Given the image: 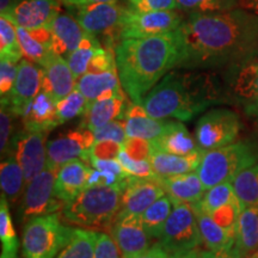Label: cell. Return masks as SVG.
<instances>
[{"label": "cell", "mask_w": 258, "mask_h": 258, "mask_svg": "<svg viewBox=\"0 0 258 258\" xmlns=\"http://www.w3.org/2000/svg\"><path fill=\"white\" fill-rule=\"evenodd\" d=\"M179 69L232 67L258 50V16L235 9L220 14L190 15L176 30Z\"/></svg>", "instance_id": "obj_1"}, {"label": "cell", "mask_w": 258, "mask_h": 258, "mask_svg": "<svg viewBox=\"0 0 258 258\" xmlns=\"http://www.w3.org/2000/svg\"><path fill=\"white\" fill-rule=\"evenodd\" d=\"M177 32L151 37L122 38L115 49L122 89L133 103L144 98L170 70L178 66Z\"/></svg>", "instance_id": "obj_2"}, {"label": "cell", "mask_w": 258, "mask_h": 258, "mask_svg": "<svg viewBox=\"0 0 258 258\" xmlns=\"http://www.w3.org/2000/svg\"><path fill=\"white\" fill-rule=\"evenodd\" d=\"M224 102L215 78L207 73H167L144 98L143 105L152 117H175L189 121L217 103Z\"/></svg>", "instance_id": "obj_3"}, {"label": "cell", "mask_w": 258, "mask_h": 258, "mask_svg": "<svg viewBox=\"0 0 258 258\" xmlns=\"http://www.w3.org/2000/svg\"><path fill=\"white\" fill-rule=\"evenodd\" d=\"M127 179L116 185L86 186L76 199L64 205L63 218L71 224L88 230L110 231L120 213Z\"/></svg>", "instance_id": "obj_4"}, {"label": "cell", "mask_w": 258, "mask_h": 258, "mask_svg": "<svg viewBox=\"0 0 258 258\" xmlns=\"http://www.w3.org/2000/svg\"><path fill=\"white\" fill-rule=\"evenodd\" d=\"M258 161V143L238 141L205 152L198 173L206 190L235 177Z\"/></svg>", "instance_id": "obj_5"}, {"label": "cell", "mask_w": 258, "mask_h": 258, "mask_svg": "<svg viewBox=\"0 0 258 258\" xmlns=\"http://www.w3.org/2000/svg\"><path fill=\"white\" fill-rule=\"evenodd\" d=\"M73 230L61 224L56 213L30 219L22 234L24 258H55L70 240Z\"/></svg>", "instance_id": "obj_6"}, {"label": "cell", "mask_w": 258, "mask_h": 258, "mask_svg": "<svg viewBox=\"0 0 258 258\" xmlns=\"http://www.w3.org/2000/svg\"><path fill=\"white\" fill-rule=\"evenodd\" d=\"M172 203V212L159 238L161 246L169 253L198 249L203 241L199 227L195 205L194 203Z\"/></svg>", "instance_id": "obj_7"}, {"label": "cell", "mask_w": 258, "mask_h": 258, "mask_svg": "<svg viewBox=\"0 0 258 258\" xmlns=\"http://www.w3.org/2000/svg\"><path fill=\"white\" fill-rule=\"evenodd\" d=\"M57 171V167L47 165L28 183L18 209L19 221L27 224L32 218L56 213L61 208L63 202L55 195Z\"/></svg>", "instance_id": "obj_8"}, {"label": "cell", "mask_w": 258, "mask_h": 258, "mask_svg": "<svg viewBox=\"0 0 258 258\" xmlns=\"http://www.w3.org/2000/svg\"><path fill=\"white\" fill-rule=\"evenodd\" d=\"M240 129L241 122L237 112L225 108L212 109L198 121L195 139L199 147L207 152L233 143Z\"/></svg>", "instance_id": "obj_9"}, {"label": "cell", "mask_w": 258, "mask_h": 258, "mask_svg": "<svg viewBox=\"0 0 258 258\" xmlns=\"http://www.w3.org/2000/svg\"><path fill=\"white\" fill-rule=\"evenodd\" d=\"M182 23V16L173 10L138 12L129 9L121 21L120 36L121 38H138L165 35L175 32Z\"/></svg>", "instance_id": "obj_10"}, {"label": "cell", "mask_w": 258, "mask_h": 258, "mask_svg": "<svg viewBox=\"0 0 258 258\" xmlns=\"http://www.w3.org/2000/svg\"><path fill=\"white\" fill-rule=\"evenodd\" d=\"M96 138L93 131L85 127H80L76 131H70L60 135L47 145L48 161L47 165L57 167L74 159H82L90 164L93 145Z\"/></svg>", "instance_id": "obj_11"}, {"label": "cell", "mask_w": 258, "mask_h": 258, "mask_svg": "<svg viewBox=\"0 0 258 258\" xmlns=\"http://www.w3.org/2000/svg\"><path fill=\"white\" fill-rule=\"evenodd\" d=\"M127 10L117 3H95V4L71 6V15L76 17L79 24L88 34L97 36L110 34L118 29Z\"/></svg>", "instance_id": "obj_12"}, {"label": "cell", "mask_w": 258, "mask_h": 258, "mask_svg": "<svg viewBox=\"0 0 258 258\" xmlns=\"http://www.w3.org/2000/svg\"><path fill=\"white\" fill-rule=\"evenodd\" d=\"M47 133L29 132L18 134L12 141V153L24 171L27 184L47 166Z\"/></svg>", "instance_id": "obj_13"}, {"label": "cell", "mask_w": 258, "mask_h": 258, "mask_svg": "<svg viewBox=\"0 0 258 258\" xmlns=\"http://www.w3.org/2000/svg\"><path fill=\"white\" fill-rule=\"evenodd\" d=\"M42 90V70L29 60H21L14 89L2 103L11 109L15 116H23L32 99Z\"/></svg>", "instance_id": "obj_14"}, {"label": "cell", "mask_w": 258, "mask_h": 258, "mask_svg": "<svg viewBox=\"0 0 258 258\" xmlns=\"http://www.w3.org/2000/svg\"><path fill=\"white\" fill-rule=\"evenodd\" d=\"M122 256L132 257L150 247V235L145 230L141 215L118 214L110 230Z\"/></svg>", "instance_id": "obj_15"}, {"label": "cell", "mask_w": 258, "mask_h": 258, "mask_svg": "<svg viewBox=\"0 0 258 258\" xmlns=\"http://www.w3.org/2000/svg\"><path fill=\"white\" fill-rule=\"evenodd\" d=\"M165 189L159 178H137L128 177L121 199L118 214L143 215L157 200L165 196Z\"/></svg>", "instance_id": "obj_16"}, {"label": "cell", "mask_w": 258, "mask_h": 258, "mask_svg": "<svg viewBox=\"0 0 258 258\" xmlns=\"http://www.w3.org/2000/svg\"><path fill=\"white\" fill-rule=\"evenodd\" d=\"M60 14L59 0H22L4 16L18 27L37 29L50 27Z\"/></svg>", "instance_id": "obj_17"}, {"label": "cell", "mask_w": 258, "mask_h": 258, "mask_svg": "<svg viewBox=\"0 0 258 258\" xmlns=\"http://www.w3.org/2000/svg\"><path fill=\"white\" fill-rule=\"evenodd\" d=\"M42 90L59 102L77 88V78L64 57L53 51L41 64Z\"/></svg>", "instance_id": "obj_18"}, {"label": "cell", "mask_w": 258, "mask_h": 258, "mask_svg": "<svg viewBox=\"0 0 258 258\" xmlns=\"http://www.w3.org/2000/svg\"><path fill=\"white\" fill-rule=\"evenodd\" d=\"M92 169L82 159L71 160L57 171L55 195L64 205L77 198L88 186V178Z\"/></svg>", "instance_id": "obj_19"}, {"label": "cell", "mask_w": 258, "mask_h": 258, "mask_svg": "<svg viewBox=\"0 0 258 258\" xmlns=\"http://www.w3.org/2000/svg\"><path fill=\"white\" fill-rule=\"evenodd\" d=\"M122 90L114 96L101 97L88 106L84 117L83 127L95 129L111 121L124 120L128 106L125 105V96Z\"/></svg>", "instance_id": "obj_20"}, {"label": "cell", "mask_w": 258, "mask_h": 258, "mask_svg": "<svg viewBox=\"0 0 258 258\" xmlns=\"http://www.w3.org/2000/svg\"><path fill=\"white\" fill-rule=\"evenodd\" d=\"M51 50L57 55L67 56L77 49L80 41L88 32L72 15L60 14L50 25Z\"/></svg>", "instance_id": "obj_21"}, {"label": "cell", "mask_w": 258, "mask_h": 258, "mask_svg": "<svg viewBox=\"0 0 258 258\" xmlns=\"http://www.w3.org/2000/svg\"><path fill=\"white\" fill-rule=\"evenodd\" d=\"M56 103L55 99L41 90L22 116L25 131L48 133L57 127L60 122L56 115Z\"/></svg>", "instance_id": "obj_22"}, {"label": "cell", "mask_w": 258, "mask_h": 258, "mask_svg": "<svg viewBox=\"0 0 258 258\" xmlns=\"http://www.w3.org/2000/svg\"><path fill=\"white\" fill-rule=\"evenodd\" d=\"M203 154H205L203 150H200L199 152L190 156H178V154L153 150L150 157V163L157 178H169V177L198 171Z\"/></svg>", "instance_id": "obj_23"}, {"label": "cell", "mask_w": 258, "mask_h": 258, "mask_svg": "<svg viewBox=\"0 0 258 258\" xmlns=\"http://www.w3.org/2000/svg\"><path fill=\"white\" fill-rule=\"evenodd\" d=\"M167 122L158 120L151 116L143 103H133L128 105L124 117L125 133L128 138H141L154 141L163 134Z\"/></svg>", "instance_id": "obj_24"}, {"label": "cell", "mask_w": 258, "mask_h": 258, "mask_svg": "<svg viewBox=\"0 0 258 258\" xmlns=\"http://www.w3.org/2000/svg\"><path fill=\"white\" fill-rule=\"evenodd\" d=\"M153 150L163 152L178 154V156H190L199 152L198 141L190 135L189 131L180 122H167L163 134L152 141Z\"/></svg>", "instance_id": "obj_25"}, {"label": "cell", "mask_w": 258, "mask_h": 258, "mask_svg": "<svg viewBox=\"0 0 258 258\" xmlns=\"http://www.w3.org/2000/svg\"><path fill=\"white\" fill-rule=\"evenodd\" d=\"M159 180L172 202L198 203L205 196L206 188L198 171L169 178H159Z\"/></svg>", "instance_id": "obj_26"}, {"label": "cell", "mask_w": 258, "mask_h": 258, "mask_svg": "<svg viewBox=\"0 0 258 258\" xmlns=\"http://www.w3.org/2000/svg\"><path fill=\"white\" fill-rule=\"evenodd\" d=\"M16 27L23 56L31 62L37 63L38 66L43 64L48 56L53 53L50 27L37 29H24L18 25Z\"/></svg>", "instance_id": "obj_27"}, {"label": "cell", "mask_w": 258, "mask_h": 258, "mask_svg": "<svg viewBox=\"0 0 258 258\" xmlns=\"http://www.w3.org/2000/svg\"><path fill=\"white\" fill-rule=\"evenodd\" d=\"M77 89L85 96L89 105L101 97L116 95L123 90L117 70L103 73H85L77 80Z\"/></svg>", "instance_id": "obj_28"}, {"label": "cell", "mask_w": 258, "mask_h": 258, "mask_svg": "<svg viewBox=\"0 0 258 258\" xmlns=\"http://www.w3.org/2000/svg\"><path fill=\"white\" fill-rule=\"evenodd\" d=\"M230 88L235 98L247 103L258 98V62L246 60L231 67Z\"/></svg>", "instance_id": "obj_29"}, {"label": "cell", "mask_w": 258, "mask_h": 258, "mask_svg": "<svg viewBox=\"0 0 258 258\" xmlns=\"http://www.w3.org/2000/svg\"><path fill=\"white\" fill-rule=\"evenodd\" d=\"M195 209L198 214V221L200 232H201L202 241L205 243L208 250L212 251H227L232 250L235 246V237L221 227L212 215L202 212L196 203Z\"/></svg>", "instance_id": "obj_30"}, {"label": "cell", "mask_w": 258, "mask_h": 258, "mask_svg": "<svg viewBox=\"0 0 258 258\" xmlns=\"http://www.w3.org/2000/svg\"><path fill=\"white\" fill-rule=\"evenodd\" d=\"M235 247L241 258H246L258 249V205L247 206L241 211L235 234Z\"/></svg>", "instance_id": "obj_31"}, {"label": "cell", "mask_w": 258, "mask_h": 258, "mask_svg": "<svg viewBox=\"0 0 258 258\" xmlns=\"http://www.w3.org/2000/svg\"><path fill=\"white\" fill-rule=\"evenodd\" d=\"M25 182L24 171L14 156L5 158L0 165V185L8 201L16 203L21 198Z\"/></svg>", "instance_id": "obj_32"}, {"label": "cell", "mask_w": 258, "mask_h": 258, "mask_svg": "<svg viewBox=\"0 0 258 258\" xmlns=\"http://www.w3.org/2000/svg\"><path fill=\"white\" fill-rule=\"evenodd\" d=\"M97 237V231L74 228L70 240L55 258H93Z\"/></svg>", "instance_id": "obj_33"}, {"label": "cell", "mask_w": 258, "mask_h": 258, "mask_svg": "<svg viewBox=\"0 0 258 258\" xmlns=\"http://www.w3.org/2000/svg\"><path fill=\"white\" fill-rule=\"evenodd\" d=\"M173 203L169 196H163L150 206L141 215L143 224L151 238H160L164 226L172 212Z\"/></svg>", "instance_id": "obj_34"}, {"label": "cell", "mask_w": 258, "mask_h": 258, "mask_svg": "<svg viewBox=\"0 0 258 258\" xmlns=\"http://www.w3.org/2000/svg\"><path fill=\"white\" fill-rule=\"evenodd\" d=\"M235 195L243 208L258 205V161L232 180Z\"/></svg>", "instance_id": "obj_35"}, {"label": "cell", "mask_w": 258, "mask_h": 258, "mask_svg": "<svg viewBox=\"0 0 258 258\" xmlns=\"http://www.w3.org/2000/svg\"><path fill=\"white\" fill-rule=\"evenodd\" d=\"M99 47H101V43H99L96 36L86 34L83 40L80 41L77 49L73 50L67 56V62H69L71 70H72L74 77L77 79H79L80 77H83L84 74L88 72L89 64L91 62L96 50Z\"/></svg>", "instance_id": "obj_36"}, {"label": "cell", "mask_w": 258, "mask_h": 258, "mask_svg": "<svg viewBox=\"0 0 258 258\" xmlns=\"http://www.w3.org/2000/svg\"><path fill=\"white\" fill-rule=\"evenodd\" d=\"M0 56L14 62L21 61L23 56L18 41L17 27L4 15L0 17Z\"/></svg>", "instance_id": "obj_37"}, {"label": "cell", "mask_w": 258, "mask_h": 258, "mask_svg": "<svg viewBox=\"0 0 258 258\" xmlns=\"http://www.w3.org/2000/svg\"><path fill=\"white\" fill-rule=\"evenodd\" d=\"M235 198H237V195H235L232 182H225L206 190L205 196L201 201L196 203V206L202 212L211 215L213 212H215L222 206L227 205Z\"/></svg>", "instance_id": "obj_38"}, {"label": "cell", "mask_w": 258, "mask_h": 258, "mask_svg": "<svg viewBox=\"0 0 258 258\" xmlns=\"http://www.w3.org/2000/svg\"><path fill=\"white\" fill-rule=\"evenodd\" d=\"M178 9L190 15L220 14L239 8V0H177Z\"/></svg>", "instance_id": "obj_39"}, {"label": "cell", "mask_w": 258, "mask_h": 258, "mask_svg": "<svg viewBox=\"0 0 258 258\" xmlns=\"http://www.w3.org/2000/svg\"><path fill=\"white\" fill-rule=\"evenodd\" d=\"M0 239L3 245V253H17L19 247L18 238L11 219L9 201L5 195H2L0 200Z\"/></svg>", "instance_id": "obj_40"}, {"label": "cell", "mask_w": 258, "mask_h": 258, "mask_svg": "<svg viewBox=\"0 0 258 258\" xmlns=\"http://www.w3.org/2000/svg\"><path fill=\"white\" fill-rule=\"evenodd\" d=\"M88 105L85 96L77 88L74 89L72 92L56 103V115L60 124L85 114Z\"/></svg>", "instance_id": "obj_41"}, {"label": "cell", "mask_w": 258, "mask_h": 258, "mask_svg": "<svg viewBox=\"0 0 258 258\" xmlns=\"http://www.w3.org/2000/svg\"><path fill=\"white\" fill-rule=\"evenodd\" d=\"M243 209L244 208L241 206L239 199L235 198L231 202H228L227 205L222 206L215 212H213L211 215L221 227H224L226 231L230 232L232 235L235 237L238 221H239V217Z\"/></svg>", "instance_id": "obj_42"}, {"label": "cell", "mask_w": 258, "mask_h": 258, "mask_svg": "<svg viewBox=\"0 0 258 258\" xmlns=\"http://www.w3.org/2000/svg\"><path fill=\"white\" fill-rule=\"evenodd\" d=\"M117 160L123 167L125 173L129 177H137V178H157L156 173L152 169L150 160H135L125 153V151L122 148V151L118 154Z\"/></svg>", "instance_id": "obj_43"}, {"label": "cell", "mask_w": 258, "mask_h": 258, "mask_svg": "<svg viewBox=\"0 0 258 258\" xmlns=\"http://www.w3.org/2000/svg\"><path fill=\"white\" fill-rule=\"evenodd\" d=\"M96 141L102 140H111L118 144H124L127 140V133H125L124 120H116L106 123L102 127L97 128L93 131Z\"/></svg>", "instance_id": "obj_44"}, {"label": "cell", "mask_w": 258, "mask_h": 258, "mask_svg": "<svg viewBox=\"0 0 258 258\" xmlns=\"http://www.w3.org/2000/svg\"><path fill=\"white\" fill-rule=\"evenodd\" d=\"M15 114L11 111L5 103H2V110H0V150L2 154H8L10 152V147L11 146V138H12V118Z\"/></svg>", "instance_id": "obj_45"}, {"label": "cell", "mask_w": 258, "mask_h": 258, "mask_svg": "<svg viewBox=\"0 0 258 258\" xmlns=\"http://www.w3.org/2000/svg\"><path fill=\"white\" fill-rule=\"evenodd\" d=\"M17 62L0 57V95H2V98H6L11 93L16 78H17Z\"/></svg>", "instance_id": "obj_46"}, {"label": "cell", "mask_w": 258, "mask_h": 258, "mask_svg": "<svg viewBox=\"0 0 258 258\" xmlns=\"http://www.w3.org/2000/svg\"><path fill=\"white\" fill-rule=\"evenodd\" d=\"M123 150L132 159L150 160L153 152L152 141L141 138H127L123 144Z\"/></svg>", "instance_id": "obj_47"}, {"label": "cell", "mask_w": 258, "mask_h": 258, "mask_svg": "<svg viewBox=\"0 0 258 258\" xmlns=\"http://www.w3.org/2000/svg\"><path fill=\"white\" fill-rule=\"evenodd\" d=\"M116 70H117L116 56H114L110 49H105V48H102L101 46L96 50L86 73H103Z\"/></svg>", "instance_id": "obj_48"}, {"label": "cell", "mask_w": 258, "mask_h": 258, "mask_svg": "<svg viewBox=\"0 0 258 258\" xmlns=\"http://www.w3.org/2000/svg\"><path fill=\"white\" fill-rule=\"evenodd\" d=\"M132 10L138 12L171 11L178 8L177 0H129Z\"/></svg>", "instance_id": "obj_49"}, {"label": "cell", "mask_w": 258, "mask_h": 258, "mask_svg": "<svg viewBox=\"0 0 258 258\" xmlns=\"http://www.w3.org/2000/svg\"><path fill=\"white\" fill-rule=\"evenodd\" d=\"M93 258H121L120 249H118L114 238L104 232L98 233Z\"/></svg>", "instance_id": "obj_50"}, {"label": "cell", "mask_w": 258, "mask_h": 258, "mask_svg": "<svg viewBox=\"0 0 258 258\" xmlns=\"http://www.w3.org/2000/svg\"><path fill=\"white\" fill-rule=\"evenodd\" d=\"M122 148H123V145L111 140L96 141L92 147L91 157L99 158V159H117Z\"/></svg>", "instance_id": "obj_51"}, {"label": "cell", "mask_w": 258, "mask_h": 258, "mask_svg": "<svg viewBox=\"0 0 258 258\" xmlns=\"http://www.w3.org/2000/svg\"><path fill=\"white\" fill-rule=\"evenodd\" d=\"M90 165H91L93 169L103 171V172L112 173V175L118 176L122 179H125L129 177L127 173H125V171L123 170V167H122L120 161L117 159H99V158L91 157V159H90Z\"/></svg>", "instance_id": "obj_52"}, {"label": "cell", "mask_w": 258, "mask_h": 258, "mask_svg": "<svg viewBox=\"0 0 258 258\" xmlns=\"http://www.w3.org/2000/svg\"><path fill=\"white\" fill-rule=\"evenodd\" d=\"M123 258H170V254L167 251L161 246V244H154L153 246L148 247L143 253L135 254L132 257H123Z\"/></svg>", "instance_id": "obj_53"}, {"label": "cell", "mask_w": 258, "mask_h": 258, "mask_svg": "<svg viewBox=\"0 0 258 258\" xmlns=\"http://www.w3.org/2000/svg\"><path fill=\"white\" fill-rule=\"evenodd\" d=\"M201 258H241L237 247L227 251H201Z\"/></svg>", "instance_id": "obj_54"}, {"label": "cell", "mask_w": 258, "mask_h": 258, "mask_svg": "<svg viewBox=\"0 0 258 258\" xmlns=\"http://www.w3.org/2000/svg\"><path fill=\"white\" fill-rule=\"evenodd\" d=\"M62 5H66L71 8V6H82V5H89L95 4V3H114L117 0H59Z\"/></svg>", "instance_id": "obj_55"}, {"label": "cell", "mask_w": 258, "mask_h": 258, "mask_svg": "<svg viewBox=\"0 0 258 258\" xmlns=\"http://www.w3.org/2000/svg\"><path fill=\"white\" fill-rule=\"evenodd\" d=\"M239 8L258 16V0H239Z\"/></svg>", "instance_id": "obj_56"}, {"label": "cell", "mask_w": 258, "mask_h": 258, "mask_svg": "<svg viewBox=\"0 0 258 258\" xmlns=\"http://www.w3.org/2000/svg\"><path fill=\"white\" fill-rule=\"evenodd\" d=\"M170 258H201V251L198 249L182 251V252L170 253Z\"/></svg>", "instance_id": "obj_57"}, {"label": "cell", "mask_w": 258, "mask_h": 258, "mask_svg": "<svg viewBox=\"0 0 258 258\" xmlns=\"http://www.w3.org/2000/svg\"><path fill=\"white\" fill-rule=\"evenodd\" d=\"M246 112L249 114L251 117L254 118L258 123V98L254 99V101L247 103L246 104Z\"/></svg>", "instance_id": "obj_58"}, {"label": "cell", "mask_w": 258, "mask_h": 258, "mask_svg": "<svg viewBox=\"0 0 258 258\" xmlns=\"http://www.w3.org/2000/svg\"><path fill=\"white\" fill-rule=\"evenodd\" d=\"M22 0H0V10H2V15H6L8 12L14 8L15 5H17Z\"/></svg>", "instance_id": "obj_59"}, {"label": "cell", "mask_w": 258, "mask_h": 258, "mask_svg": "<svg viewBox=\"0 0 258 258\" xmlns=\"http://www.w3.org/2000/svg\"><path fill=\"white\" fill-rule=\"evenodd\" d=\"M0 258H19L17 256V253H3L2 252V257Z\"/></svg>", "instance_id": "obj_60"}, {"label": "cell", "mask_w": 258, "mask_h": 258, "mask_svg": "<svg viewBox=\"0 0 258 258\" xmlns=\"http://www.w3.org/2000/svg\"><path fill=\"white\" fill-rule=\"evenodd\" d=\"M246 258H258V249L254 250L252 253H250L249 256H247Z\"/></svg>", "instance_id": "obj_61"}, {"label": "cell", "mask_w": 258, "mask_h": 258, "mask_svg": "<svg viewBox=\"0 0 258 258\" xmlns=\"http://www.w3.org/2000/svg\"><path fill=\"white\" fill-rule=\"evenodd\" d=\"M249 60H250V59H249ZM251 60H254V61H257V62H258V50L256 51V53L253 54V56L251 57Z\"/></svg>", "instance_id": "obj_62"}]
</instances>
